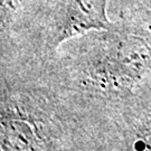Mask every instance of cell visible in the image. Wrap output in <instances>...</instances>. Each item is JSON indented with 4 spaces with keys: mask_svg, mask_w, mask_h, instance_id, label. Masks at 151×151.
<instances>
[{
    "mask_svg": "<svg viewBox=\"0 0 151 151\" xmlns=\"http://www.w3.org/2000/svg\"><path fill=\"white\" fill-rule=\"evenodd\" d=\"M105 5L106 0H68L60 28V38L75 36L93 28H109Z\"/></svg>",
    "mask_w": 151,
    "mask_h": 151,
    "instance_id": "6da1fadb",
    "label": "cell"
},
{
    "mask_svg": "<svg viewBox=\"0 0 151 151\" xmlns=\"http://www.w3.org/2000/svg\"><path fill=\"white\" fill-rule=\"evenodd\" d=\"M22 2V0H2V4H5V7L7 9L14 10L16 9L17 6Z\"/></svg>",
    "mask_w": 151,
    "mask_h": 151,
    "instance_id": "7a4b0ae2",
    "label": "cell"
},
{
    "mask_svg": "<svg viewBox=\"0 0 151 151\" xmlns=\"http://www.w3.org/2000/svg\"><path fill=\"white\" fill-rule=\"evenodd\" d=\"M150 151H151V149H150Z\"/></svg>",
    "mask_w": 151,
    "mask_h": 151,
    "instance_id": "3957f363",
    "label": "cell"
}]
</instances>
